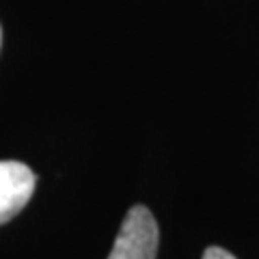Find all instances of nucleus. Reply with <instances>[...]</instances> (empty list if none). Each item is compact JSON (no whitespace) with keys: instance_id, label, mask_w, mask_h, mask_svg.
I'll list each match as a JSON object with an SVG mask.
<instances>
[{"instance_id":"1","label":"nucleus","mask_w":259,"mask_h":259,"mask_svg":"<svg viewBox=\"0 0 259 259\" xmlns=\"http://www.w3.org/2000/svg\"><path fill=\"white\" fill-rule=\"evenodd\" d=\"M158 240V223L149 207L134 205L121 223L108 259H156Z\"/></svg>"},{"instance_id":"3","label":"nucleus","mask_w":259,"mask_h":259,"mask_svg":"<svg viewBox=\"0 0 259 259\" xmlns=\"http://www.w3.org/2000/svg\"><path fill=\"white\" fill-rule=\"evenodd\" d=\"M201 259H236V257H233L229 250L221 248V246H209V248L203 250V257Z\"/></svg>"},{"instance_id":"2","label":"nucleus","mask_w":259,"mask_h":259,"mask_svg":"<svg viewBox=\"0 0 259 259\" xmlns=\"http://www.w3.org/2000/svg\"><path fill=\"white\" fill-rule=\"evenodd\" d=\"M37 177L18 160H0V225L15 218L30 201Z\"/></svg>"},{"instance_id":"4","label":"nucleus","mask_w":259,"mask_h":259,"mask_svg":"<svg viewBox=\"0 0 259 259\" xmlns=\"http://www.w3.org/2000/svg\"><path fill=\"white\" fill-rule=\"evenodd\" d=\"M0 48H3V28H0Z\"/></svg>"}]
</instances>
